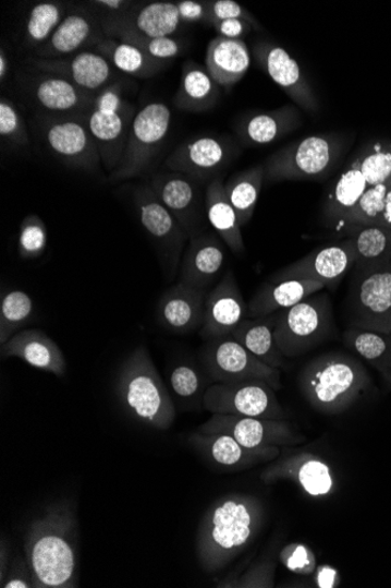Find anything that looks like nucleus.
Masks as SVG:
<instances>
[{"label": "nucleus", "instance_id": "47", "mask_svg": "<svg viewBox=\"0 0 391 588\" xmlns=\"http://www.w3.org/2000/svg\"><path fill=\"white\" fill-rule=\"evenodd\" d=\"M169 384L181 399H195L203 393V377L199 370L191 363H179L170 371Z\"/></svg>", "mask_w": 391, "mask_h": 588}, {"label": "nucleus", "instance_id": "55", "mask_svg": "<svg viewBox=\"0 0 391 588\" xmlns=\"http://www.w3.org/2000/svg\"><path fill=\"white\" fill-rule=\"evenodd\" d=\"M96 108L103 112L122 113L123 101L120 97L119 89L114 86L103 89L97 99Z\"/></svg>", "mask_w": 391, "mask_h": 588}, {"label": "nucleus", "instance_id": "18", "mask_svg": "<svg viewBox=\"0 0 391 588\" xmlns=\"http://www.w3.org/2000/svg\"><path fill=\"white\" fill-rule=\"evenodd\" d=\"M232 151L215 136H199L176 148L166 160L171 172L184 175L195 181L216 177L230 163Z\"/></svg>", "mask_w": 391, "mask_h": 588}, {"label": "nucleus", "instance_id": "3", "mask_svg": "<svg viewBox=\"0 0 391 588\" xmlns=\"http://www.w3.org/2000/svg\"><path fill=\"white\" fill-rule=\"evenodd\" d=\"M366 367L352 355L332 351L306 363L298 376L302 395L313 410L337 416L347 412L371 388Z\"/></svg>", "mask_w": 391, "mask_h": 588}, {"label": "nucleus", "instance_id": "32", "mask_svg": "<svg viewBox=\"0 0 391 588\" xmlns=\"http://www.w3.org/2000/svg\"><path fill=\"white\" fill-rule=\"evenodd\" d=\"M343 233L353 242L355 268H368L391 262V228L383 225L356 226Z\"/></svg>", "mask_w": 391, "mask_h": 588}, {"label": "nucleus", "instance_id": "59", "mask_svg": "<svg viewBox=\"0 0 391 588\" xmlns=\"http://www.w3.org/2000/svg\"><path fill=\"white\" fill-rule=\"evenodd\" d=\"M382 225L391 228V189L389 190L388 195H387V203H386V208L383 213Z\"/></svg>", "mask_w": 391, "mask_h": 588}, {"label": "nucleus", "instance_id": "6", "mask_svg": "<svg viewBox=\"0 0 391 588\" xmlns=\"http://www.w3.org/2000/svg\"><path fill=\"white\" fill-rule=\"evenodd\" d=\"M340 156L337 137L315 134L276 152L265 161V182L319 180L332 172Z\"/></svg>", "mask_w": 391, "mask_h": 588}, {"label": "nucleus", "instance_id": "41", "mask_svg": "<svg viewBox=\"0 0 391 588\" xmlns=\"http://www.w3.org/2000/svg\"><path fill=\"white\" fill-rule=\"evenodd\" d=\"M390 189L391 184H377L368 188L356 206L342 219L335 229L345 231L356 226L382 225L387 195Z\"/></svg>", "mask_w": 391, "mask_h": 588}, {"label": "nucleus", "instance_id": "50", "mask_svg": "<svg viewBox=\"0 0 391 588\" xmlns=\"http://www.w3.org/2000/svg\"><path fill=\"white\" fill-rule=\"evenodd\" d=\"M208 23L212 25L221 21L243 20L254 27L259 28L253 14L246 11L240 3L234 2V0H215V2H208Z\"/></svg>", "mask_w": 391, "mask_h": 588}, {"label": "nucleus", "instance_id": "20", "mask_svg": "<svg viewBox=\"0 0 391 588\" xmlns=\"http://www.w3.org/2000/svg\"><path fill=\"white\" fill-rule=\"evenodd\" d=\"M135 205L140 224L148 235L163 247L173 267L178 268L184 243L190 239L185 230L151 188L145 185L136 190Z\"/></svg>", "mask_w": 391, "mask_h": 588}, {"label": "nucleus", "instance_id": "17", "mask_svg": "<svg viewBox=\"0 0 391 588\" xmlns=\"http://www.w3.org/2000/svg\"><path fill=\"white\" fill-rule=\"evenodd\" d=\"M248 315L236 276L229 269L208 292L200 337L205 340L231 336Z\"/></svg>", "mask_w": 391, "mask_h": 588}, {"label": "nucleus", "instance_id": "15", "mask_svg": "<svg viewBox=\"0 0 391 588\" xmlns=\"http://www.w3.org/2000/svg\"><path fill=\"white\" fill-rule=\"evenodd\" d=\"M255 57L261 69L295 103L307 112L319 111V100L313 91L298 61L280 46L270 41H258L254 48Z\"/></svg>", "mask_w": 391, "mask_h": 588}, {"label": "nucleus", "instance_id": "60", "mask_svg": "<svg viewBox=\"0 0 391 588\" xmlns=\"http://www.w3.org/2000/svg\"><path fill=\"white\" fill-rule=\"evenodd\" d=\"M382 379L384 380L386 384L388 385V388L391 389V353L390 358L386 364V367L382 370V373L380 374Z\"/></svg>", "mask_w": 391, "mask_h": 588}, {"label": "nucleus", "instance_id": "14", "mask_svg": "<svg viewBox=\"0 0 391 588\" xmlns=\"http://www.w3.org/2000/svg\"><path fill=\"white\" fill-rule=\"evenodd\" d=\"M187 444L213 467L227 471L252 469L281 455V447L249 448L228 433L195 431L187 437Z\"/></svg>", "mask_w": 391, "mask_h": 588}, {"label": "nucleus", "instance_id": "16", "mask_svg": "<svg viewBox=\"0 0 391 588\" xmlns=\"http://www.w3.org/2000/svg\"><path fill=\"white\" fill-rule=\"evenodd\" d=\"M161 203L175 216L190 239L201 233L206 197L203 199L195 180L181 173L155 177L150 185Z\"/></svg>", "mask_w": 391, "mask_h": 588}, {"label": "nucleus", "instance_id": "26", "mask_svg": "<svg viewBox=\"0 0 391 588\" xmlns=\"http://www.w3.org/2000/svg\"><path fill=\"white\" fill-rule=\"evenodd\" d=\"M325 288L326 285L311 280H270L256 291L247 304L248 316L255 319L286 311Z\"/></svg>", "mask_w": 391, "mask_h": 588}, {"label": "nucleus", "instance_id": "36", "mask_svg": "<svg viewBox=\"0 0 391 588\" xmlns=\"http://www.w3.org/2000/svg\"><path fill=\"white\" fill-rule=\"evenodd\" d=\"M97 51L121 72L135 76H150L158 72L163 61L152 59L136 46L117 39H103L97 45Z\"/></svg>", "mask_w": 391, "mask_h": 588}, {"label": "nucleus", "instance_id": "46", "mask_svg": "<svg viewBox=\"0 0 391 588\" xmlns=\"http://www.w3.org/2000/svg\"><path fill=\"white\" fill-rule=\"evenodd\" d=\"M121 41L132 44L152 59L164 61L181 53V44L171 37L150 38L132 33L115 35Z\"/></svg>", "mask_w": 391, "mask_h": 588}, {"label": "nucleus", "instance_id": "39", "mask_svg": "<svg viewBox=\"0 0 391 588\" xmlns=\"http://www.w3.org/2000/svg\"><path fill=\"white\" fill-rule=\"evenodd\" d=\"M343 344L382 373L391 353V334L350 327L343 333Z\"/></svg>", "mask_w": 391, "mask_h": 588}, {"label": "nucleus", "instance_id": "48", "mask_svg": "<svg viewBox=\"0 0 391 588\" xmlns=\"http://www.w3.org/2000/svg\"><path fill=\"white\" fill-rule=\"evenodd\" d=\"M278 561L296 576L309 577L318 566L317 555L303 543H290L280 550Z\"/></svg>", "mask_w": 391, "mask_h": 588}, {"label": "nucleus", "instance_id": "43", "mask_svg": "<svg viewBox=\"0 0 391 588\" xmlns=\"http://www.w3.org/2000/svg\"><path fill=\"white\" fill-rule=\"evenodd\" d=\"M277 563L273 556L255 562L243 574L230 576L216 584L223 588H272L274 587Z\"/></svg>", "mask_w": 391, "mask_h": 588}, {"label": "nucleus", "instance_id": "7", "mask_svg": "<svg viewBox=\"0 0 391 588\" xmlns=\"http://www.w3.org/2000/svg\"><path fill=\"white\" fill-rule=\"evenodd\" d=\"M346 308L350 327L391 334V262L355 268Z\"/></svg>", "mask_w": 391, "mask_h": 588}, {"label": "nucleus", "instance_id": "52", "mask_svg": "<svg viewBox=\"0 0 391 588\" xmlns=\"http://www.w3.org/2000/svg\"><path fill=\"white\" fill-rule=\"evenodd\" d=\"M182 22L197 23L208 22V3L195 2V0H182L176 3Z\"/></svg>", "mask_w": 391, "mask_h": 588}, {"label": "nucleus", "instance_id": "5", "mask_svg": "<svg viewBox=\"0 0 391 588\" xmlns=\"http://www.w3.org/2000/svg\"><path fill=\"white\" fill-rule=\"evenodd\" d=\"M333 305L322 290L280 312L274 337L286 359L300 358L321 346L334 333Z\"/></svg>", "mask_w": 391, "mask_h": 588}, {"label": "nucleus", "instance_id": "56", "mask_svg": "<svg viewBox=\"0 0 391 588\" xmlns=\"http://www.w3.org/2000/svg\"><path fill=\"white\" fill-rule=\"evenodd\" d=\"M10 548L7 545L5 540H0V583L5 578L9 565L11 563Z\"/></svg>", "mask_w": 391, "mask_h": 588}, {"label": "nucleus", "instance_id": "30", "mask_svg": "<svg viewBox=\"0 0 391 588\" xmlns=\"http://www.w3.org/2000/svg\"><path fill=\"white\" fill-rule=\"evenodd\" d=\"M207 218L219 239L236 254L245 251L242 226L225 192L223 179L218 177L206 191Z\"/></svg>", "mask_w": 391, "mask_h": 588}, {"label": "nucleus", "instance_id": "35", "mask_svg": "<svg viewBox=\"0 0 391 588\" xmlns=\"http://www.w3.org/2000/svg\"><path fill=\"white\" fill-rule=\"evenodd\" d=\"M369 185L356 163L343 172L338 179L333 191L328 195L326 203V218L335 225L356 206L359 199L368 190Z\"/></svg>", "mask_w": 391, "mask_h": 588}, {"label": "nucleus", "instance_id": "33", "mask_svg": "<svg viewBox=\"0 0 391 588\" xmlns=\"http://www.w3.org/2000/svg\"><path fill=\"white\" fill-rule=\"evenodd\" d=\"M87 127L99 145L105 164L114 170L121 159L120 146L126 135L127 122L123 113L103 112L94 108Z\"/></svg>", "mask_w": 391, "mask_h": 588}, {"label": "nucleus", "instance_id": "25", "mask_svg": "<svg viewBox=\"0 0 391 588\" xmlns=\"http://www.w3.org/2000/svg\"><path fill=\"white\" fill-rule=\"evenodd\" d=\"M180 11L176 3L154 2L126 17L112 19L105 23L103 28L109 35L132 33L150 38L170 37L181 24Z\"/></svg>", "mask_w": 391, "mask_h": 588}, {"label": "nucleus", "instance_id": "13", "mask_svg": "<svg viewBox=\"0 0 391 588\" xmlns=\"http://www.w3.org/2000/svg\"><path fill=\"white\" fill-rule=\"evenodd\" d=\"M356 259L350 238L337 244L326 245L291 263L279 271L270 280H311L337 288L342 278L355 267Z\"/></svg>", "mask_w": 391, "mask_h": 588}, {"label": "nucleus", "instance_id": "44", "mask_svg": "<svg viewBox=\"0 0 391 588\" xmlns=\"http://www.w3.org/2000/svg\"><path fill=\"white\" fill-rule=\"evenodd\" d=\"M47 247V229L36 214L23 220L19 238V252L23 259L33 260L42 255Z\"/></svg>", "mask_w": 391, "mask_h": 588}, {"label": "nucleus", "instance_id": "8", "mask_svg": "<svg viewBox=\"0 0 391 588\" xmlns=\"http://www.w3.org/2000/svg\"><path fill=\"white\" fill-rule=\"evenodd\" d=\"M201 400L203 407L211 413L264 420H286L289 416L272 386L259 380L213 383Z\"/></svg>", "mask_w": 391, "mask_h": 588}, {"label": "nucleus", "instance_id": "58", "mask_svg": "<svg viewBox=\"0 0 391 588\" xmlns=\"http://www.w3.org/2000/svg\"><path fill=\"white\" fill-rule=\"evenodd\" d=\"M9 72V59L4 50H0V82L5 81V76Z\"/></svg>", "mask_w": 391, "mask_h": 588}, {"label": "nucleus", "instance_id": "38", "mask_svg": "<svg viewBox=\"0 0 391 588\" xmlns=\"http://www.w3.org/2000/svg\"><path fill=\"white\" fill-rule=\"evenodd\" d=\"M94 34V23L85 14L72 13L60 23L39 55L45 57L73 53Z\"/></svg>", "mask_w": 391, "mask_h": 588}, {"label": "nucleus", "instance_id": "42", "mask_svg": "<svg viewBox=\"0 0 391 588\" xmlns=\"http://www.w3.org/2000/svg\"><path fill=\"white\" fill-rule=\"evenodd\" d=\"M62 20V8L57 3L37 4L29 13L26 24V39L29 44H40L50 39Z\"/></svg>", "mask_w": 391, "mask_h": 588}, {"label": "nucleus", "instance_id": "4", "mask_svg": "<svg viewBox=\"0 0 391 588\" xmlns=\"http://www.w3.org/2000/svg\"><path fill=\"white\" fill-rule=\"evenodd\" d=\"M115 391L120 404L136 421L168 430L176 408L146 347L136 348L120 368Z\"/></svg>", "mask_w": 391, "mask_h": 588}, {"label": "nucleus", "instance_id": "24", "mask_svg": "<svg viewBox=\"0 0 391 588\" xmlns=\"http://www.w3.org/2000/svg\"><path fill=\"white\" fill-rule=\"evenodd\" d=\"M36 68L62 76L84 91H96L112 79V67L97 52H82L65 59H35Z\"/></svg>", "mask_w": 391, "mask_h": 588}, {"label": "nucleus", "instance_id": "12", "mask_svg": "<svg viewBox=\"0 0 391 588\" xmlns=\"http://www.w3.org/2000/svg\"><path fill=\"white\" fill-rule=\"evenodd\" d=\"M197 431L228 433L249 448L288 447L306 442L304 433L286 420H264L234 415L212 413Z\"/></svg>", "mask_w": 391, "mask_h": 588}, {"label": "nucleus", "instance_id": "23", "mask_svg": "<svg viewBox=\"0 0 391 588\" xmlns=\"http://www.w3.org/2000/svg\"><path fill=\"white\" fill-rule=\"evenodd\" d=\"M224 262L222 239L205 233L195 236L185 252L179 283L208 290L221 274Z\"/></svg>", "mask_w": 391, "mask_h": 588}, {"label": "nucleus", "instance_id": "27", "mask_svg": "<svg viewBox=\"0 0 391 588\" xmlns=\"http://www.w3.org/2000/svg\"><path fill=\"white\" fill-rule=\"evenodd\" d=\"M206 67L218 86L231 87L244 79L252 67V56L243 39L218 36L208 45Z\"/></svg>", "mask_w": 391, "mask_h": 588}, {"label": "nucleus", "instance_id": "21", "mask_svg": "<svg viewBox=\"0 0 391 588\" xmlns=\"http://www.w3.org/2000/svg\"><path fill=\"white\" fill-rule=\"evenodd\" d=\"M46 141L68 165L93 170L100 161L99 145L88 127L76 120L53 121L46 129Z\"/></svg>", "mask_w": 391, "mask_h": 588}, {"label": "nucleus", "instance_id": "1", "mask_svg": "<svg viewBox=\"0 0 391 588\" xmlns=\"http://www.w3.org/2000/svg\"><path fill=\"white\" fill-rule=\"evenodd\" d=\"M264 503L253 494L228 493L203 515L196 535L199 566L207 574L225 568L261 531Z\"/></svg>", "mask_w": 391, "mask_h": 588}, {"label": "nucleus", "instance_id": "57", "mask_svg": "<svg viewBox=\"0 0 391 588\" xmlns=\"http://www.w3.org/2000/svg\"><path fill=\"white\" fill-rule=\"evenodd\" d=\"M93 4L106 8L108 10L118 11V10H121L127 3L122 2V0H98V2H93Z\"/></svg>", "mask_w": 391, "mask_h": 588}, {"label": "nucleus", "instance_id": "22", "mask_svg": "<svg viewBox=\"0 0 391 588\" xmlns=\"http://www.w3.org/2000/svg\"><path fill=\"white\" fill-rule=\"evenodd\" d=\"M4 359H20L45 373L64 377L68 363L64 352L41 331L28 329L13 335L2 346Z\"/></svg>", "mask_w": 391, "mask_h": 588}, {"label": "nucleus", "instance_id": "37", "mask_svg": "<svg viewBox=\"0 0 391 588\" xmlns=\"http://www.w3.org/2000/svg\"><path fill=\"white\" fill-rule=\"evenodd\" d=\"M35 96L46 110L54 112L73 111L90 101L84 89L56 75L44 76L35 86Z\"/></svg>", "mask_w": 391, "mask_h": 588}, {"label": "nucleus", "instance_id": "34", "mask_svg": "<svg viewBox=\"0 0 391 588\" xmlns=\"http://www.w3.org/2000/svg\"><path fill=\"white\" fill-rule=\"evenodd\" d=\"M264 182V165H257L224 183L227 195L242 227L253 219Z\"/></svg>", "mask_w": 391, "mask_h": 588}, {"label": "nucleus", "instance_id": "9", "mask_svg": "<svg viewBox=\"0 0 391 588\" xmlns=\"http://www.w3.org/2000/svg\"><path fill=\"white\" fill-rule=\"evenodd\" d=\"M170 108L163 103H150L140 110L132 122L121 159L111 180L121 181L145 172L155 153L159 151L170 129Z\"/></svg>", "mask_w": 391, "mask_h": 588}, {"label": "nucleus", "instance_id": "53", "mask_svg": "<svg viewBox=\"0 0 391 588\" xmlns=\"http://www.w3.org/2000/svg\"><path fill=\"white\" fill-rule=\"evenodd\" d=\"M341 580L339 569L328 564L318 565L311 575L313 585L318 588H338Z\"/></svg>", "mask_w": 391, "mask_h": 588}, {"label": "nucleus", "instance_id": "45", "mask_svg": "<svg viewBox=\"0 0 391 588\" xmlns=\"http://www.w3.org/2000/svg\"><path fill=\"white\" fill-rule=\"evenodd\" d=\"M362 170L369 188L377 184H391V151L375 146L363 158L355 161Z\"/></svg>", "mask_w": 391, "mask_h": 588}, {"label": "nucleus", "instance_id": "40", "mask_svg": "<svg viewBox=\"0 0 391 588\" xmlns=\"http://www.w3.org/2000/svg\"><path fill=\"white\" fill-rule=\"evenodd\" d=\"M34 316L35 303L27 292L11 290L3 293L0 302V345H5Z\"/></svg>", "mask_w": 391, "mask_h": 588}, {"label": "nucleus", "instance_id": "29", "mask_svg": "<svg viewBox=\"0 0 391 588\" xmlns=\"http://www.w3.org/2000/svg\"><path fill=\"white\" fill-rule=\"evenodd\" d=\"M279 314L245 319L231 336L262 363L283 370L288 368V359L280 351L274 337Z\"/></svg>", "mask_w": 391, "mask_h": 588}, {"label": "nucleus", "instance_id": "31", "mask_svg": "<svg viewBox=\"0 0 391 588\" xmlns=\"http://www.w3.org/2000/svg\"><path fill=\"white\" fill-rule=\"evenodd\" d=\"M218 87L207 69L194 61H186L183 65L175 105L180 110L187 112L208 111L218 101Z\"/></svg>", "mask_w": 391, "mask_h": 588}, {"label": "nucleus", "instance_id": "11", "mask_svg": "<svg viewBox=\"0 0 391 588\" xmlns=\"http://www.w3.org/2000/svg\"><path fill=\"white\" fill-rule=\"evenodd\" d=\"M266 485L289 481L311 499L332 496L338 487L335 473L326 459L308 452L283 454L269 463L260 473Z\"/></svg>", "mask_w": 391, "mask_h": 588}, {"label": "nucleus", "instance_id": "49", "mask_svg": "<svg viewBox=\"0 0 391 588\" xmlns=\"http://www.w3.org/2000/svg\"><path fill=\"white\" fill-rule=\"evenodd\" d=\"M0 135L17 145L28 144L24 120L17 108L5 98L0 100Z\"/></svg>", "mask_w": 391, "mask_h": 588}, {"label": "nucleus", "instance_id": "10", "mask_svg": "<svg viewBox=\"0 0 391 588\" xmlns=\"http://www.w3.org/2000/svg\"><path fill=\"white\" fill-rule=\"evenodd\" d=\"M200 361L213 383L259 380L277 392L281 385V370L259 361L232 336L207 340Z\"/></svg>", "mask_w": 391, "mask_h": 588}, {"label": "nucleus", "instance_id": "2", "mask_svg": "<svg viewBox=\"0 0 391 588\" xmlns=\"http://www.w3.org/2000/svg\"><path fill=\"white\" fill-rule=\"evenodd\" d=\"M77 518L70 502L47 506L29 524L24 553L35 588H75L77 574Z\"/></svg>", "mask_w": 391, "mask_h": 588}, {"label": "nucleus", "instance_id": "28", "mask_svg": "<svg viewBox=\"0 0 391 588\" xmlns=\"http://www.w3.org/2000/svg\"><path fill=\"white\" fill-rule=\"evenodd\" d=\"M298 106L285 105L273 111L254 115L237 129L242 141L249 146L270 145L301 125Z\"/></svg>", "mask_w": 391, "mask_h": 588}, {"label": "nucleus", "instance_id": "51", "mask_svg": "<svg viewBox=\"0 0 391 588\" xmlns=\"http://www.w3.org/2000/svg\"><path fill=\"white\" fill-rule=\"evenodd\" d=\"M2 588H35L33 574L26 556L22 554L14 555L9 565L5 578L0 583Z\"/></svg>", "mask_w": 391, "mask_h": 588}, {"label": "nucleus", "instance_id": "19", "mask_svg": "<svg viewBox=\"0 0 391 588\" xmlns=\"http://www.w3.org/2000/svg\"><path fill=\"white\" fill-rule=\"evenodd\" d=\"M208 290L184 284L168 289L158 303L156 316L170 333L187 335L201 328L205 322Z\"/></svg>", "mask_w": 391, "mask_h": 588}, {"label": "nucleus", "instance_id": "54", "mask_svg": "<svg viewBox=\"0 0 391 588\" xmlns=\"http://www.w3.org/2000/svg\"><path fill=\"white\" fill-rule=\"evenodd\" d=\"M219 37L227 39H242L254 26L243 20H228L213 24Z\"/></svg>", "mask_w": 391, "mask_h": 588}]
</instances>
